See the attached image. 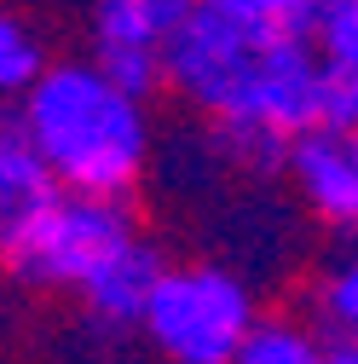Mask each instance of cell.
<instances>
[{"instance_id": "1", "label": "cell", "mask_w": 358, "mask_h": 364, "mask_svg": "<svg viewBox=\"0 0 358 364\" xmlns=\"http://www.w3.org/2000/svg\"><path fill=\"white\" fill-rule=\"evenodd\" d=\"M318 12L324 0H191L162 53L168 87L214 127L295 145L330 127Z\"/></svg>"}, {"instance_id": "2", "label": "cell", "mask_w": 358, "mask_h": 364, "mask_svg": "<svg viewBox=\"0 0 358 364\" xmlns=\"http://www.w3.org/2000/svg\"><path fill=\"white\" fill-rule=\"evenodd\" d=\"M18 116L58 191L127 203V191L139 186L151 156V116L87 58L53 64L40 87L18 105Z\"/></svg>"}, {"instance_id": "3", "label": "cell", "mask_w": 358, "mask_h": 364, "mask_svg": "<svg viewBox=\"0 0 358 364\" xmlns=\"http://www.w3.org/2000/svg\"><path fill=\"white\" fill-rule=\"evenodd\" d=\"M139 243L127 203H104V197H75V191H53L6 243L0 266L18 284L35 289H70L81 295L99 272Z\"/></svg>"}, {"instance_id": "4", "label": "cell", "mask_w": 358, "mask_h": 364, "mask_svg": "<svg viewBox=\"0 0 358 364\" xmlns=\"http://www.w3.org/2000/svg\"><path fill=\"white\" fill-rule=\"evenodd\" d=\"M260 330L254 295L226 266H168V278L151 301L145 336L173 364H237L249 336Z\"/></svg>"}, {"instance_id": "5", "label": "cell", "mask_w": 358, "mask_h": 364, "mask_svg": "<svg viewBox=\"0 0 358 364\" xmlns=\"http://www.w3.org/2000/svg\"><path fill=\"white\" fill-rule=\"evenodd\" d=\"M289 173L306 208L335 232H358V139L341 127H318L289 145Z\"/></svg>"}, {"instance_id": "6", "label": "cell", "mask_w": 358, "mask_h": 364, "mask_svg": "<svg viewBox=\"0 0 358 364\" xmlns=\"http://www.w3.org/2000/svg\"><path fill=\"white\" fill-rule=\"evenodd\" d=\"M162 278H168V260L139 237L127 255H116L99 278L81 289V306H87V318H93L99 330H145Z\"/></svg>"}, {"instance_id": "7", "label": "cell", "mask_w": 358, "mask_h": 364, "mask_svg": "<svg viewBox=\"0 0 358 364\" xmlns=\"http://www.w3.org/2000/svg\"><path fill=\"white\" fill-rule=\"evenodd\" d=\"M191 0H99L87 12V53H168Z\"/></svg>"}, {"instance_id": "8", "label": "cell", "mask_w": 358, "mask_h": 364, "mask_svg": "<svg viewBox=\"0 0 358 364\" xmlns=\"http://www.w3.org/2000/svg\"><path fill=\"white\" fill-rule=\"evenodd\" d=\"M58 186H53V173L47 162L35 156L29 145V133H23V116L18 110H0V255H6L12 232L47 203Z\"/></svg>"}, {"instance_id": "9", "label": "cell", "mask_w": 358, "mask_h": 364, "mask_svg": "<svg viewBox=\"0 0 358 364\" xmlns=\"http://www.w3.org/2000/svg\"><path fill=\"white\" fill-rule=\"evenodd\" d=\"M318 58L330 81V127L358 133V0H324Z\"/></svg>"}, {"instance_id": "10", "label": "cell", "mask_w": 358, "mask_h": 364, "mask_svg": "<svg viewBox=\"0 0 358 364\" xmlns=\"http://www.w3.org/2000/svg\"><path fill=\"white\" fill-rule=\"evenodd\" d=\"M47 70H53L47 35H40L23 12H6V6H0V110H6V105H23L35 87H40Z\"/></svg>"}, {"instance_id": "11", "label": "cell", "mask_w": 358, "mask_h": 364, "mask_svg": "<svg viewBox=\"0 0 358 364\" xmlns=\"http://www.w3.org/2000/svg\"><path fill=\"white\" fill-rule=\"evenodd\" d=\"M237 364H330V341L295 318H260Z\"/></svg>"}, {"instance_id": "12", "label": "cell", "mask_w": 358, "mask_h": 364, "mask_svg": "<svg viewBox=\"0 0 358 364\" xmlns=\"http://www.w3.org/2000/svg\"><path fill=\"white\" fill-rule=\"evenodd\" d=\"M318 336L330 347H358V255L318 284Z\"/></svg>"}, {"instance_id": "13", "label": "cell", "mask_w": 358, "mask_h": 364, "mask_svg": "<svg viewBox=\"0 0 358 364\" xmlns=\"http://www.w3.org/2000/svg\"><path fill=\"white\" fill-rule=\"evenodd\" d=\"M330 364H358V347H330Z\"/></svg>"}, {"instance_id": "14", "label": "cell", "mask_w": 358, "mask_h": 364, "mask_svg": "<svg viewBox=\"0 0 358 364\" xmlns=\"http://www.w3.org/2000/svg\"><path fill=\"white\" fill-rule=\"evenodd\" d=\"M352 139H358V133H352Z\"/></svg>"}]
</instances>
